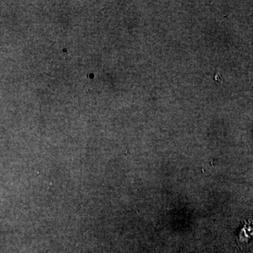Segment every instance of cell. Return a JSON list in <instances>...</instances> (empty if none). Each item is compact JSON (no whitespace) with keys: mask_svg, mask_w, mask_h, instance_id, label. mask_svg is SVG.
Instances as JSON below:
<instances>
[{"mask_svg":"<svg viewBox=\"0 0 253 253\" xmlns=\"http://www.w3.org/2000/svg\"><path fill=\"white\" fill-rule=\"evenodd\" d=\"M253 236V221H246L239 232V241L241 243H248Z\"/></svg>","mask_w":253,"mask_h":253,"instance_id":"obj_1","label":"cell"}]
</instances>
